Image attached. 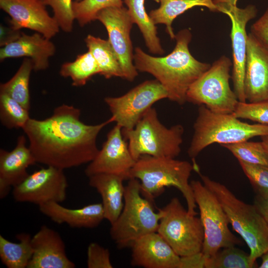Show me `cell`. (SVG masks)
<instances>
[{
	"mask_svg": "<svg viewBox=\"0 0 268 268\" xmlns=\"http://www.w3.org/2000/svg\"><path fill=\"white\" fill-rule=\"evenodd\" d=\"M80 116V109L63 104L47 118H30L22 129L37 163L64 170L89 163L95 157L97 136L113 120L87 125Z\"/></svg>",
	"mask_w": 268,
	"mask_h": 268,
	"instance_id": "obj_1",
	"label": "cell"
},
{
	"mask_svg": "<svg viewBox=\"0 0 268 268\" xmlns=\"http://www.w3.org/2000/svg\"><path fill=\"white\" fill-rule=\"evenodd\" d=\"M192 38L189 29L180 30L175 35L173 50L164 57L152 56L138 47L134 50V63L137 70L153 76L167 91L168 99L179 105L186 102L190 86L211 66L192 56L189 48Z\"/></svg>",
	"mask_w": 268,
	"mask_h": 268,
	"instance_id": "obj_2",
	"label": "cell"
},
{
	"mask_svg": "<svg viewBox=\"0 0 268 268\" xmlns=\"http://www.w3.org/2000/svg\"><path fill=\"white\" fill-rule=\"evenodd\" d=\"M197 165L175 158L143 155L135 161L129 173V179L138 180L141 195L152 201L165 188L175 187L184 197L188 212L196 215L197 204L189 178Z\"/></svg>",
	"mask_w": 268,
	"mask_h": 268,
	"instance_id": "obj_3",
	"label": "cell"
},
{
	"mask_svg": "<svg viewBox=\"0 0 268 268\" xmlns=\"http://www.w3.org/2000/svg\"><path fill=\"white\" fill-rule=\"evenodd\" d=\"M202 183L216 197L233 230L250 249L251 262L268 251V224L253 204L238 199L225 185L199 172Z\"/></svg>",
	"mask_w": 268,
	"mask_h": 268,
	"instance_id": "obj_4",
	"label": "cell"
},
{
	"mask_svg": "<svg viewBox=\"0 0 268 268\" xmlns=\"http://www.w3.org/2000/svg\"><path fill=\"white\" fill-rule=\"evenodd\" d=\"M193 128L188 150L193 159L213 143L233 144L268 134V125L244 123L232 114L215 113L203 105L199 107Z\"/></svg>",
	"mask_w": 268,
	"mask_h": 268,
	"instance_id": "obj_5",
	"label": "cell"
},
{
	"mask_svg": "<svg viewBox=\"0 0 268 268\" xmlns=\"http://www.w3.org/2000/svg\"><path fill=\"white\" fill-rule=\"evenodd\" d=\"M151 202L142 197L139 180L130 179L123 209L110 229L111 238L119 249L130 247L137 239L157 232L162 214L160 209L155 210Z\"/></svg>",
	"mask_w": 268,
	"mask_h": 268,
	"instance_id": "obj_6",
	"label": "cell"
},
{
	"mask_svg": "<svg viewBox=\"0 0 268 268\" xmlns=\"http://www.w3.org/2000/svg\"><path fill=\"white\" fill-rule=\"evenodd\" d=\"M184 129L177 124L168 128L160 121L154 108L149 109L134 128L122 129L129 149L136 161L141 156L175 158L181 151Z\"/></svg>",
	"mask_w": 268,
	"mask_h": 268,
	"instance_id": "obj_7",
	"label": "cell"
},
{
	"mask_svg": "<svg viewBox=\"0 0 268 268\" xmlns=\"http://www.w3.org/2000/svg\"><path fill=\"white\" fill-rule=\"evenodd\" d=\"M231 67L232 62L225 56L214 62L190 86L186 101L204 105L215 113L232 114L239 100L229 84Z\"/></svg>",
	"mask_w": 268,
	"mask_h": 268,
	"instance_id": "obj_8",
	"label": "cell"
},
{
	"mask_svg": "<svg viewBox=\"0 0 268 268\" xmlns=\"http://www.w3.org/2000/svg\"><path fill=\"white\" fill-rule=\"evenodd\" d=\"M160 210L157 232L175 253L182 257L201 252L204 232L200 218L189 213L175 197Z\"/></svg>",
	"mask_w": 268,
	"mask_h": 268,
	"instance_id": "obj_9",
	"label": "cell"
},
{
	"mask_svg": "<svg viewBox=\"0 0 268 268\" xmlns=\"http://www.w3.org/2000/svg\"><path fill=\"white\" fill-rule=\"evenodd\" d=\"M204 232L201 252L205 258L223 248L241 244L228 227L227 215L215 195L200 181L190 182Z\"/></svg>",
	"mask_w": 268,
	"mask_h": 268,
	"instance_id": "obj_10",
	"label": "cell"
},
{
	"mask_svg": "<svg viewBox=\"0 0 268 268\" xmlns=\"http://www.w3.org/2000/svg\"><path fill=\"white\" fill-rule=\"evenodd\" d=\"M166 98L167 91L155 79L144 81L121 96L106 97L104 101L113 122L122 129L131 130L155 103Z\"/></svg>",
	"mask_w": 268,
	"mask_h": 268,
	"instance_id": "obj_11",
	"label": "cell"
},
{
	"mask_svg": "<svg viewBox=\"0 0 268 268\" xmlns=\"http://www.w3.org/2000/svg\"><path fill=\"white\" fill-rule=\"evenodd\" d=\"M68 183L64 170L47 166L29 174L12 189L14 200L18 202L32 203L40 206L67 198Z\"/></svg>",
	"mask_w": 268,
	"mask_h": 268,
	"instance_id": "obj_12",
	"label": "cell"
},
{
	"mask_svg": "<svg viewBox=\"0 0 268 268\" xmlns=\"http://www.w3.org/2000/svg\"><path fill=\"white\" fill-rule=\"evenodd\" d=\"M105 27L108 40L121 64L124 78L132 82L138 75L134 63V53L131 31L134 24L127 8L124 6L103 9L96 15Z\"/></svg>",
	"mask_w": 268,
	"mask_h": 268,
	"instance_id": "obj_13",
	"label": "cell"
},
{
	"mask_svg": "<svg viewBox=\"0 0 268 268\" xmlns=\"http://www.w3.org/2000/svg\"><path fill=\"white\" fill-rule=\"evenodd\" d=\"M217 12L226 14L231 22L230 37L232 49V80L233 90L240 102H246L244 80L247 55L248 34L246 26L257 15V9L254 5L245 8L226 4L216 5Z\"/></svg>",
	"mask_w": 268,
	"mask_h": 268,
	"instance_id": "obj_14",
	"label": "cell"
},
{
	"mask_svg": "<svg viewBox=\"0 0 268 268\" xmlns=\"http://www.w3.org/2000/svg\"><path fill=\"white\" fill-rule=\"evenodd\" d=\"M135 161L128 141L123 135L122 128L116 125L107 134L101 149L89 163L84 173L87 177L99 173H110L125 175L129 180V173Z\"/></svg>",
	"mask_w": 268,
	"mask_h": 268,
	"instance_id": "obj_15",
	"label": "cell"
},
{
	"mask_svg": "<svg viewBox=\"0 0 268 268\" xmlns=\"http://www.w3.org/2000/svg\"><path fill=\"white\" fill-rule=\"evenodd\" d=\"M0 7L9 15L10 26L15 29L27 28L50 39L59 32L57 21L41 0H0Z\"/></svg>",
	"mask_w": 268,
	"mask_h": 268,
	"instance_id": "obj_16",
	"label": "cell"
},
{
	"mask_svg": "<svg viewBox=\"0 0 268 268\" xmlns=\"http://www.w3.org/2000/svg\"><path fill=\"white\" fill-rule=\"evenodd\" d=\"M244 90L249 102L268 100V48L251 33L247 37Z\"/></svg>",
	"mask_w": 268,
	"mask_h": 268,
	"instance_id": "obj_17",
	"label": "cell"
},
{
	"mask_svg": "<svg viewBox=\"0 0 268 268\" xmlns=\"http://www.w3.org/2000/svg\"><path fill=\"white\" fill-rule=\"evenodd\" d=\"M131 264L144 268H179L180 257L157 232L145 235L131 245Z\"/></svg>",
	"mask_w": 268,
	"mask_h": 268,
	"instance_id": "obj_18",
	"label": "cell"
},
{
	"mask_svg": "<svg viewBox=\"0 0 268 268\" xmlns=\"http://www.w3.org/2000/svg\"><path fill=\"white\" fill-rule=\"evenodd\" d=\"M33 253L27 268H74L60 234L42 225L32 237Z\"/></svg>",
	"mask_w": 268,
	"mask_h": 268,
	"instance_id": "obj_19",
	"label": "cell"
},
{
	"mask_svg": "<svg viewBox=\"0 0 268 268\" xmlns=\"http://www.w3.org/2000/svg\"><path fill=\"white\" fill-rule=\"evenodd\" d=\"M26 141L25 136L20 135L12 150L0 149V199L5 198L11 188L23 182L29 174L27 168L37 163Z\"/></svg>",
	"mask_w": 268,
	"mask_h": 268,
	"instance_id": "obj_20",
	"label": "cell"
},
{
	"mask_svg": "<svg viewBox=\"0 0 268 268\" xmlns=\"http://www.w3.org/2000/svg\"><path fill=\"white\" fill-rule=\"evenodd\" d=\"M55 52L50 39L37 32L31 35L22 32L17 40L0 48V60L24 57L32 60L34 70L41 71L49 67V59Z\"/></svg>",
	"mask_w": 268,
	"mask_h": 268,
	"instance_id": "obj_21",
	"label": "cell"
},
{
	"mask_svg": "<svg viewBox=\"0 0 268 268\" xmlns=\"http://www.w3.org/2000/svg\"><path fill=\"white\" fill-rule=\"evenodd\" d=\"M41 213L58 224H67L72 228H94L105 219L102 203L71 209L60 203L50 202L39 206Z\"/></svg>",
	"mask_w": 268,
	"mask_h": 268,
	"instance_id": "obj_22",
	"label": "cell"
},
{
	"mask_svg": "<svg viewBox=\"0 0 268 268\" xmlns=\"http://www.w3.org/2000/svg\"><path fill=\"white\" fill-rule=\"evenodd\" d=\"M88 178L89 186L101 197L105 219L113 224L124 206L125 187L123 182L128 180V178L125 175L110 173H99Z\"/></svg>",
	"mask_w": 268,
	"mask_h": 268,
	"instance_id": "obj_23",
	"label": "cell"
},
{
	"mask_svg": "<svg viewBox=\"0 0 268 268\" xmlns=\"http://www.w3.org/2000/svg\"><path fill=\"white\" fill-rule=\"evenodd\" d=\"M159 6L151 10L148 13L155 25L164 24L171 39H175V34L172 24L173 21L186 11L196 6H204L209 10L217 12L213 0H155Z\"/></svg>",
	"mask_w": 268,
	"mask_h": 268,
	"instance_id": "obj_24",
	"label": "cell"
},
{
	"mask_svg": "<svg viewBox=\"0 0 268 268\" xmlns=\"http://www.w3.org/2000/svg\"><path fill=\"white\" fill-rule=\"evenodd\" d=\"M84 41L98 66L99 74L107 79L124 78L119 60L108 40L89 34Z\"/></svg>",
	"mask_w": 268,
	"mask_h": 268,
	"instance_id": "obj_25",
	"label": "cell"
},
{
	"mask_svg": "<svg viewBox=\"0 0 268 268\" xmlns=\"http://www.w3.org/2000/svg\"><path fill=\"white\" fill-rule=\"evenodd\" d=\"M145 0H124L134 24L137 25L146 47L151 54L162 55L164 50L158 36L157 28L145 6Z\"/></svg>",
	"mask_w": 268,
	"mask_h": 268,
	"instance_id": "obj_26",
	"label": "cell"
},
{
	"mask_svg": "<svg viewBox=\"0 0 268 268\" xmlns=\"http://www.w3.org/2000/svg\"><path fill=\"white\" fill-rule=\"evenodd\" d=\"M19 242L10 241L0 235V258L8 268H27L32 258L33 249L32 237L22 233L16 235Z\"/></svg>",
	"mask_w": 268,
	"mask_h": 268,
	"instance_id": "obj_27",
	"label": "cell"
},
{
	"mask_svg": "<svg viewBox=\"0 0 268 268\" xmlns=\"http://www.w3.org/2000/svg\"><path fill=\"white\" fill-rule=\"evenodd\" d=\"M33 65L31 59L25 58L15 74L0 85V93L8 95L29 111L30 96L29 81Z\"/></svg>",
	"mask_w": 268,
	"mask_h": 268,
	"instance_id": "obj_28",
	"label": "cell"
},
{
	"mask_svg": "<svg viewBox=\"0 0 268 268\" xmlns=\"http://www.w3.org/2000/svg\"><path fill=\"white\" fill-rule=\"evenodd\" d=\"M60 74L64 77L70 78L72 85L78 87L86 84L93 76L99 74V69L92 55L88 51L79 55L74 61L63 64Z\"/></svg>",
	"mask_w": 268,
	"mask_h": 268,
	"instance_id": "obj_29",
	"label": "cell"
},
{
	"mask_svg": "<svg viewBox=\"0 0 268 268\" xmlns=\"http://www.w3.org/2000/svg\"><path fill=\"white\" fill-rule=\"evenodd\" d=\"M219 250L214 255L205 258V268H253L258 267L251 261L250 255L235 247Z\"/></svg>",
	"mask_w": 268,
	"mask_h": 268,
	"instance_id": "obj_30",
	"label": "cell"
},
{
	"mask_svg": "<svg viewBox=\"0 0 268 268\" xmlns=\"http://www.w3.org/2000/svg\"><path fill=\"white\" fill-rule=\"evenodd\" d=\"M29 111L8 95L0 93V120L4 127L22 129L30 118Z\"/></svg>",
	"mask_w": 268,
	"mask_h": 268,
	"instance_id": "obj_31",
	"label": "cell"
},
{
	"mask_svg": "<svg viewBox=\"0 0 268 268\" xmlns=\"http://www.w3.org/2000/svg\"><path fill=\"white\" fill-rule=\"evenodd\" d=\"M221 146L230 151L238 160L268 166V151L262 141L246 140Z\"/></svg>",
	"mask_w": 268,
	"mask_h": 268,
	"instance_id": "obj_32",
	"label": "cell"
},
{
	"mask_svg": "<svg viewBox=\"0 0 268 268\" xmlns=\"http://www.w3.org/2000/svg\"><path fill=\"white\" fill-rule=\"evenodd\" d=\"M123 0H80L72 3L75 20L83 27L96 20V15L101 10L111 7L123 6Z\"/></svg>",
	"mask_w": 268,
	"mask_h": 268,
	"instance_id": "obj_33",
	"label": "cell"
},
{
	"mask_svg": "<svg viewBox=\"0 0 268 268\" xmlns=\"http://www.w3.org/2000/svg\"><path fill=\"white\" fill-rule=\"evenodd\" d=\"M232 114L238 119L249 120L260 124H268V100L247 102L239 101Z\"/></svg>",
	"mask_w": 268,
	"mask_h": 268,
	"instance_id": "obj_34",
	"label": "cell"
},
{
	"mask_svg": "<svg viewBox=\"0 0 268 268\" xmlns=\"http://www.w3.org/2000/svg\"><path fill=\"white\" fill-rule=\"evenodd\" d=\"M46 6L51 7L54 12L53 17L57 21L60 29L65 32L72 31L75 20L72 0H41Z\"/></svg>",
	"mask_w": 268,
	"mask_h": 268,
	"instance_id": "obj_35",
	"label": "cell"
},
{
	"mask_svg": "<svg viewBox=\"0 0 268 268\" xmlns=\"http://www.w3.org/2000/svg\"><path fill=\"white\" fill-rule=\"evenodd\" d=\"M238 161L256 194L268 192V166Z\"/></svg>",
	"mask_w": 268,
	"mask_h": 268,
	"instance_id": "obj_36",
	"label": "cell"
},
{
	"mask_svg": "<svg viewBox=\"0 0 268 268\" xmlns=\"http://www.w3.org/2000/svg\"><path fill=\"white\" fill-rule=\"evenodd\" d=\"M87 266L88 268H113L109 250L97 243H90L87 251Z\"/></svg>",
	"mask_w": 268,
	"mask_h": 268,
	"instance_id": "obj_37",
	"label": "cell"
},
{
	"mask_svg": "<svg viewBox=\"0 0 268 268\" xmlns=\"http://www.w3.org/2000/svg\"><path fill=\"white\" fill-rule=\"evenodd\" d=\"M251 33L264 47L268 48V7L251 27Z\"/></svg>",
	"mask_w": 268,
	"mask_h": 268,
	"instance_id": "obj_38",
	"label": "cell"
},
{
	"mask_svg": "<svg viewBox=\"0 0 268 268\" xmlns=\"http://www.w3.org/2000/svg\"><path fill=\"white\" fill-rule=\"evenodd\" d=\"M205 257L201 252L180 257L179 268H205Z\"/></svg>",
	"mask_w": 268,
	"mask_h": 268,
	"instance_id": "obj_39",
	"label": "cell"
},
{
	"mask_svg": "<svg viewBox=\"0 0 268 268\" xmlns=\"http://www.w3.org/2000/svg\"><path fill=\"white\" fill-rule=\"evenodd\" d=\"M22 34L20 30H17L11 26L9 27L0 25V46H5L17 40Z\"/></svg>",
	"mask_w": 268,
	"mask_h": 268,
	"instance_id": "obj_40",
	"label": "cell"
},
{
	"mask_svg": "<svg viewBox=\"0 0 268 268\" xmlns=\"http://www.w3.org/2000/svg\"><path fill=\"white\" fill-rule=\"evenodd\" d=\"M254 205L268 224V192L256 194Z\"/></svg>",
	"mask_w": 268,
	"mask_h": 268,
	"instance_id": "obj_41",
	"label": "cell"
},
{
	"mask_svg": "<svg viewBox=\"0 0 268 268\" xmlns=\"http://www.w3.org/2000/svg\"><path fill=\"white\" fill-rule=\"evenodd\" d=\"M238 0H213L214 3L217 5L226 4L233 6H237Z\"/></svg>",
	"mask_w": 268,
	"mask_h": 268,
	"instance_id": "obj_42",
	"label": "cell"
},
{
	"mask_svg": "<svg viewBox=\"0 0 268 268\" xmlns=\"http://www.w3.org/2000/svg\"><path fill=\"white\" fill-rule=\"evenodd\" d=\"M262 263L260 268H268V251L262 256Z\"/></svg>",
	"mask_w": 268,
	"mask_h": 268,
	"instance_id": "obj_43",
	"label": "cell"
},
{
	"mask_svg": "<svg viewBox=\"0 0 268 268\" xmlns=\"http://www.w3.org/2000/svg\"><path fill=\"white\" fill-rule=\"evenodd\" d=\"M262 142L268 151V134L261 136Z\"/></svg>",
	"mask_w": 268,
	"mask_h": 268,
	"instance_id": "obj_44",
	"label": "cell"
},
{
	"mask_svg": "<svg viewBox=\"0 0 268 268\" xmlns=\"http://www.w3.org/2000/svg\"><path fill=\"white\" fill-rule=\"evenodd\" d=\"M79 0H75V1H78Z\"/></svg>",
	"mask_w": 268,
	"mask_h": 268,
	"instance_id": "obj_45",
	"label": "cell"
}]
</instances>
